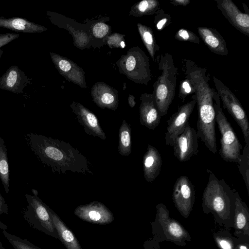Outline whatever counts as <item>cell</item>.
Returning <instances> with one entry per match:
<instances>
[{"instance_id": "cell-1", "label": "cell", "mask_w": 249, "mask_h": 249, "mask_svg": "<svg viewBox=\"0 0 249 249\" xmlns=\"http://www.w3.org/2000/svg\"><path fill=\"white\" fill-rule=\"evenodd\" d=\"M25 137L39 160L53 173H92L88 159L69 142L33 132Z\"/></svg>"}, {"instance_id": "cell-2", "label": "cell", "mask_w": 249, "mask_h": 249, "mask_svg": "<svg viewBox=\"0 0 249 249\" xmlns=\"http://www.w3.org/2000/svg\"><path fill=\"white\" fill-rule=\"evenodd\" d=\"M208 183L202 198L203 212L212 213L215 221L227 228L233 227L235 190H232L224 179H219L210 170Z\"/></svg>"}, {"instance_id": "cell-3", "label": "cell", "mask_w": 249, "mask_h": 249, "mask_svg": "<svg viewBox=\"0 0 249 249\" xmlns=\"http://www.w3.org/2000/svg\"><path fill=\"white\" fill-rule=\"evenodd\" d=\"M156 60L161 73L153 85L152 94L162 117L167 113L175 95L178 68L174 63L172 54L168 53L158 55Z\"/></svg>"}, {"instance_id": "cell-4", "label": "cell", "mask_w": 249, "mask_h": 249, "mask_svg": "<svg viewBox=\"0 0 249 249\" xmlns=\"http://www.w3.org/2000/svg\"><path fill=\"white\" fill-rule=\"evenodd\" d=\"M151 224L153 238L149 241H154L156 244L167 241L184 246L186 241L191 240L188 231L178 221L170 217L168 210L162 203L157 205L155 219Z\"/></svg>"}, {"instance_id": "cell-5", "label": "cell", "mask_w": 249, "mask_h": 249, "mask_svg": "<svg viewBox=\"0 0 249 249\" xmlns=\"http://www.w3.org/2000/svg\"><path fill=\"white\" fill-rule=\"evenodd\" d=\"M215 122L221 134L219 153L225 161L238 163L242 145L221 107L218 94L215 98Z\"/></svg>"}, {"instance_id": "cell-6", "label": "cell", "mask_w": 249, "mask_h": 249, "mask_svg": "<svg viewBox=\"0 0 249 249\" xmlns=\"http://www.w3.org/2000/svg\"><path fill=\"white\" fill-rule=\"evenodd\" d=\"M25 197L27 205L23 212L24 218L34 229L58 239V235L50 215V207L38 196L26 194Z\"/></svg>"}, {"instance_id": "cell-7", "label": "cell", "mask_w": 249, "mask_h": 249, "mask_svg": "<svg viewBox=\"0 0 249 249\" xmlns=\"http://www.w3.org/2000/svg\"><path fill=\"white\" fill-rule=\"evenodd\" d=\"M213 80L216 91L222 101L223 107L238 124L246 144L249 145V122L246 111L238 99L229 88L214 76Z\"/></svg>"}, {"instance_id": "cell-8", "label": "cell", "mask_w": 249, "mask_h": 249, "mask_svg": "<svg viewBox=\"0 0 249 249\" xmlns=\"http://www.w3.org/2000/svg\"><path fill=\"white\" fill-rule=\"evenodd\" d=\"M172 199L181 215L188 218L195 201L194 185L188 177L181 176L177 179L173 187Z\"/></svg>"}, {"instance_id": "cell-9", "label": "cell", "mask_w": 249, "mask_h": 249, "mask_svg": "<svg viewBox=\"0 0 249 249\" xmlns=\"http://www.w3.org/2000/svg\"><path fill=\"white\" fill-rule=\"evenodd\" d=\"M196 104L195 94L191 100L178 107L177 111L167 121V126L165 134V144L172 145L175 140L185 130Z\"/></svg>"}, {"instance_id": "cell-10", "label": "cell", "mask_w": 249, "mask_h": 249, "mask_svg": "<svg viewBox=\"0 0 249 249\" xmlns=\"http://www.w3.org/2000/svg\"><path fill=\"white\" fill-rule=\"evenodd\" d=\"M196 130L187 124L184 131L175 140L172 146L174 155L181 162L189 160L198 153Z\"/></svg>"}, {"instance_id": "cell-11", "label": "cell", "mask_w": 249, "mask_h": 249, "mask_svg": "<svg viewBox=\"0 0 249 249\" xmlns=\"http://www.w3.org/2000/svg\"><path fill=\"white\" fill-rule=\"evenodd\" d=\"M74 213L82 220L94 224H108L114 220V215L110 210L97 201L78 206L75 209Z\"/></svg>"}, {"instance_id": "cell-12", "label": "cell", "mask_w": 249, "mask_h": 249, "mask_svg": "<svg viewBox=\"0 0 249 249\" xmlns=\"http://www.w3.org/2000/svg\"><path fill=\"white\" fill-rule=\"evenodd\" d=\"M223 15L236 29L249 36V15L242 13L231 0H215Z\"/></svg>"}, {"instance_id": "cell-13", "label": "cell", "mask_w": 249, "mask_h": 249, "mask_svg": "<svg viewBox=\"0 0 249 249\" xmlns=\"http://www.w3.org/2000/svg\"><path fill=\"white\" fill-rule=\"evenodd\" d=\"M32 83V78L16 65L11 66L0 77V89L16 94L23 93L24 88Z\"/></svg>"}, {"instance_id": "cell-14", "label": "cell", "mask_w": 249, "mask_h": 249, "mask_svg": "<svg viewBox=\"0 0 249 249\" xmlns=\"http://www.w3.org/2000/svg\"><path fill=\"white\" fill-rule=\"evenodd\" d=\"M71 107L87 134L99 137L102 140L106 139V134L94 114L79 104L74 103Z\"/></svg>"}, {"instance_id": "cell-15", "label": "cell", "mask_w": 249, "mask_h": 249, "mask_svg": "<svg viewBox=\"0 0 249 249\" xmlns=\"http://www.w3.org/2000/svg\"><path fill=\"white\" fill-rule=\"evenodd\" d=\"M235 195L233 234L238 239L249 240V209L238 193L235 191Z\"/></svg>"}, {"instance_id": "cell-16", "label": "cell", "mask_w": 249, "mask_h": 249, "mask_svg": "<svg viewBox=\"0 0 249 249\" xmlns=\"http://www.w3.org/2000/svg\"><path fill=\"white\" fill-rule=\"evenodd\" d=\"M140 107V124L151 130H155L159 125L161 115L153 100L152 94L142 95Z\"/></svg>"}, {"instance_id": "cell-17", "label": "cell", "mask_w": 249, "mask_h": 249, "mask_svg": "<svg viewBox=\"0 0 249 249\" xmlns=\"http://www.w3.org/2000/svg\"><path fill=\"white\" fill-rule=\"evenodd\" d=\"M162 162L157 149L148 144L142 159L143 176L147 182H152L156 179L160 173Z\"/></svg>"}, {"instance_id": "cell-18", "label": "cell", "mask_w": 249, "mask_h": 249, "mask_svg": "<svg viewBox=\"0 0 249 249\" xmlns=\"http://www.w3.org/2000/svg\"><path fill=\"white\" fill-rule=\"evenodd\" d=\"M197 30L201 38L211 52L221 55H228L226 41L215 29L198 27Z\"/></svg>"}, {"instance_id": "cell-19", "label": "cell", "mask_w": 249, "mask_h": 249, "mask_svg": "<svg viewBox=\"0 0 249 249\" xmlns=\"http://www.w3.org/2000/svg\"><path fill=\"white\" fill-rule=\"evenodd\" d=\"M49 212L59 239L67 249H82L76 237L50 208Z\"/></svg>"}, {"instance_id": "cell-20", "label": "cell", "mask_w": 249, "mask_h": 249, "mask_svg": "<svg viewBox=\"0 0 249 249\" xmlns=\"http://www.w3.org/2000/svg\"><path fill=\"white\" fill-rule=\"evenodd\" d=\"M0 27L26 33H40L46 30L44 27L18 17L5 18L0 17Z\"/></svg>"}, {"instance_id": "cell-21", "label": "cell", "mask_w": 249, "mask_h": 249, "mask_svg": "<svg viewBox=\"0 0 249 249\" xmlns=\"http://www.w3.org/2000/svg\"><path fill=\"white\" fill-rule=\"evenodd\" d=\"M118 150L123 156L129 155L132 152L131 127L124 120L119 129Z\"/></svg>"}, {"instance_id": "cell-22", "label": "cell", "mask_w": 249, "mask_h": 249, "mask_svg": "<svg viewBox=\"0 0 249 249\" xmlns=\"http://www.w3.org/2000/svg\"><path fill=\"white\" fill-rule=\"evenodd\" d=\"M0 178L5 192L9 193L10 178L7 150L1 137H0Z\"/></svg>"}, {"instance_id": "cell-23", "label": "cell", "mask_w": 249, "mask_h": 249, "mask_svg": "<svg viewBox=\"0 0 249 249\" xmlns=\"http://www.w3.org/2000/svg\"><path fill=\"white\" fill-rule=\"evenodd\" d=\"M138 27L144 44L152 58L155 60L156 52L159 51L160 46L156 42L153 31L149 27L142 24H139Z\"/></svg>"}, {"instance_id": "cell-24", "label": "cell", "mask_w": 249, "mask_h": 249, "mask_svg": "<svg viewBox=\"0 0 249 249\" xmlns=\"http://www.w3.org/2000/svg\"><path fill=\"white\" fill-rule=\"evenodd\" d=\"M213 239L219 249H235L238 239L227 231L220 230L213 234Z\"/></svg>"}, {"instance_id": "cell-25", "label": "cell", "mask_w": 249, "mask_h": 249, "mask_svg": "<svg viewBox=\"0 0 249 249\" xmlns=\"http://www.w3.org/2000/svg\"><path fill=\"white\" fill-rule=\"evenodd\" d=\"M249 145L245 144L243 153L238 162L239 170L245 183L248 193L249 194Z\"/></svg>"}, {"instance_id": "cell-26", "label": "cell", "mask_w": 249, "mask_h": 249, "mask_svg": "<svg viewBox=\"0 0 249 249\" xmlns=\"http://www.w3.org/2000/svg\"><path fill=\"white\" fill-rule=\"evenodd\" d=\"M2 232L14 249H41L27 239H22L6 230H3Z\"/></svg>"}, {"instance_id": "cell-27", "label": "cell", "mask_w": 249, "mask_h": 249, "mask_svg": "<svg viewBox=\"0 0 249 249\" xmlns=\"http://www.w3.org/2000/svg\"><path fill=\"white\" fill-rule=\"evenodd\" d=\"M138 11L142 14H156L160 9V2L157 0H143L137 6Z\"/></svg>"}, {"instance_id": "cell-28", "label": "cell", "mask_w": 249, "mask_h": 249, "mask_svg": "<svg viewBox=\"0 0 249 249\" xmlns=\"http://www.w3.org/2000/svg\"><path fill=\"white\" fill-rule=\"evenodd\" d=\"M175 38L179 41H189L199 44L200 40L198 37L191 31L181 29L178 31L175 35Z\"/></svg>"}, {"instance_id": "cell-29", "label": "cell", "mask_w": 249, "mask_h": 249, "mask_svg": "<svg viewBox=\"0 0 249 249\" xmlns=\"http://www.w3.org/2000/svg\"><path fill=\"white\" fill-rule=\"evenodd\" d=\"M156 19H158L156 20V27L158 30H160L171 23V17L170 15L165 14L164 11L160 9L156 14L155 20Z\"/></svg>"}, {"instance_id": "cell-30", "label": "cell", "mask_w": 249, "mask_h": 249, "mask_svg": "<svg viewBox=\"0 0 249 249\" xmlns=\"http://www.w3.org/2000/svg\"><path fill=\"white\" fill-rule=\"evenodd\" d=\"M192 93H194L192 85L189 80L185 78L180 83L178 97L184 102L185 98Z\"/></svg>"}, {"instance_id": "cell-31", "label": "cell", "mask_w": 249, "mask_h": 249, "mask_svg": "<svg viewBox=\"0 0 249 249\" xmlns=\"http://www.w3.org/2000/svg\"><path fill=\"white\" fill-rule=\"evenodd\" d=\"M108 30V26L105 23H97L93 27V33L98 38H101L104 36Z\"/></svg>"}, {"instance_id": "cell-32", "label": "cell", "mask_w": 249, "mask_h": 249, "mask_svg": "<svg viewBox=\"0 0 249 249\" xmlns=\"http://www.w3.org/2000/svg\"><path fill=\"white\" fill-rule=\"evenodd\" d=\"M19 34L15 33L0 34V48L17 39Z\"/></svg>"}, {"instance_id": "cell-33", "label": "cell", "mask_w": 249, "mask_h": 249, "mask_svg": "<svg viewBox=\"0 0 249 249\" xmlns=\"http://www.w3.org/2000/svg\"><path fill=\"white\" fill-rule=\"evenodd\" d=\"M8 205L6 203L4 198L2 197L1 194L0 193V215L2 214H8ZM8 226L2 223L0 220V229L3 231L6 230Z\"/></svg>"}, {"instance_id": "cell-34", "label": "cell", "mask_w": 249, "mask_h": 249, "mask_svg": "<svg viewBox=\"0 0 249 249\" xmlns=\"http://www.w3.org/2000/svg\"><path fill=\"white\" fill-rule=\"evenodd\" d=\"M136 65V57L133 55H130L127 58L126 62V68L129 71L133 70Z\"/></svg>"}, {"instance_id": "cell-35", "label": "cell", "mask_w": 249, "mask_h": 249, "mask_svg": "<svg viewBox=\"0 0 249 249\" xmlns=\"http://www.w3.org/2000/svg\"><path fill=\"white\" fill-rule=\"evenodd\" d=\"M58 66L60 69L64 71H68L71 68L70 63L66 60H60L58 63Z\"/></svg>"}, {"instance_id": "cell-36", "label": "cell", "mask_w": 249, "mask_h": 249, "mask_svg": "<svg viewBox=\"0 0 249 249\" xmlns=\"http://www.w3.org/2000/svg\"><path fill=\"white\" fill-rule=\"evenodd\" d=\"M235 249H249V240L238 239Z\"/></svg>"}, {"instance_id": "cell-37", "label": "cell", "mask_w": 249, "mask_h": 249, "mask_svg": "<svg viewBox=\"0 0 249 249\" xmlns=\"http://www.w3.org/2000/svg\"><path fill=\"white\" fill-rule=\"evenodd\" d=\"M189 0H172L171 3L175 6L180 5L186 6L190 3Z\"/></svg>"}, {"instance_id": "cell-38", "label": "cell", "mask_w": 249, "mask_h": 249, "mask_svg": "<svg viewBox=\"0 0 249 249\" xmlns=\"http://www.w3.org/2000/svg\"><path fill=\"white\" fill-rule=\"evenodd\" d=\"M128 102L130 107H133L135 105L134 98L132 96H130L128 99Z\"/></svg>"}, {"instance_id": "cell-39", "label": "cell", "mask_w": 249, "mask_h": 249, "mask_svg": "<svg viewBox=\"0 0 249 249\" xmlns=\"http://www.w3.org/2000/svg\"><path fill=\"white\" fill-rule=\"evenodd\" d=\"M31 191H32V193H33L34 196H38V192L37 190L33 189H32Z\"/></svg>"}, {"instance_id": "cell-40", "label": "cell", "mask_w": 249, "mask_h": 249, "mask_svg": "<svg viewBox=\"0 0 249 249\" xmlns=\"http://www.w3.org/2000/svg\"><path fill=\"white\" fill-rule=\"evenodd\" d=\"M0 249H5L4 247L2 245V243L1 242L0 240Z\"/></svg>"}, {"instance_id": "cell-41", "label": "cell", "mask_w": 249, "mask_h": 249, "mask_svg": "<svg viewBox=\"0 0 249 249\" xmlns=\"http://www.w3.org/2000/svg\"><path fill=\"white\" fill-rule=\"evenodd\" d=\"M3 53V51L1 49H0V60L1 57Z\"/></svg>"}, {"instance_id": "cell-42", "label": "cell", "mask_w": 249, "mask_h": 249, "mask_svg": "<svg viewBox=\"0 0 249 249\" xmlns=\"http://www.w3.org/2000/svg\"><path fill=\"white\" fill-rule=\"evenodd\" d=\"M121 47H123V48H124V42H122L121 43Z\"/></svg>"}]
</instances>
